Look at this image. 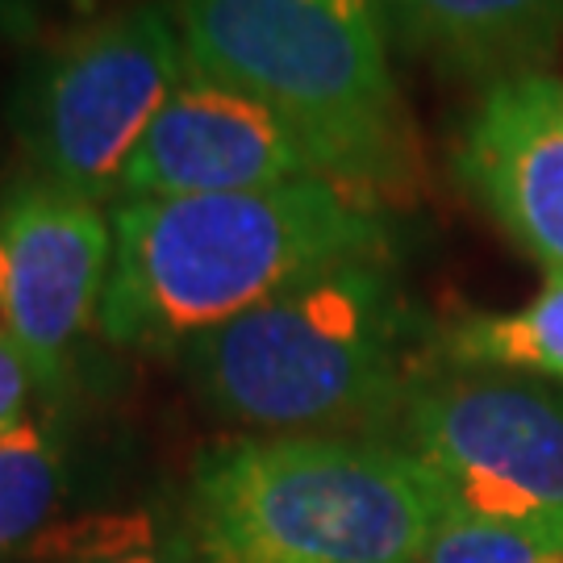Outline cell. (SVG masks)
I'll list each match as a JSON object with an SVG mask.
<instances>
[{
	"instance_id": "1",
	"label": "cell",
	"mask_w": 563,
	"mask_h": 563,
	"mask_svg": "<svg viewBox=\"0 0 563 563\" xmlns=\"http://www.w3.org/2000/svg\"><path fill=\"white\" fill-rule=\"evenodd\" d=\"M97 330L113 346L180 351L346 260L393 255L388 209L309 180L118 201Z\"/></svg>"
},
{
	"instance_id": "2",
	"label": "cell",
	"mask_w": 563,
	"mask_h": 563,
	"mask_svg": "<svg viewBox=\"0 0 563 563\" xmlns=\"http://www.w3.org/2000/svg\"><path fill=\"white\" fill-rule=\"evenodd\" d=\"M197 71L280 113L318 176L363 201L426 188V151L380 0H167Z\"/></svg>"
},
{
	"instance_id": "3",
	"label": "cell",
	"mask_w": 563,
	"mask_h": 563,
	"mask_svg": "<svg viewBox=\"0 0 563 563\" xmlns=\"http://www.w3.org/2000/svg\"><path fill=\"white\" fill-rule=\"evenodd\" d=\"M426 325L393 255L346 260L180 346L218 418L251 434L384 439L426 376Z\"/></svg>"
},
{
	"instance_id": "4",
	"label": "cell",
	"mask_w": 563,
	"mask_h": 563,
	"mask_svg": "<svg viewBox=\"0 0 563 563\" xmlns=\"http://www.w3.org/2000/svg\"><path fill=\"white\" fill-rule=\"evenodd\" d=\"M439 514V488L388 439L239 434L188 481L205 563H418Z\"/></svg>"
},
{
	"instance_id": "5",
	"label": "cell",
	"mask_w": 563,
	"mask_h": 563,
	"mask_svg": "<svg viewBox=\"0 0 563 563\" xmlns=\"http://www.w3.org/2000/svg\"><path fill=\"white\" fill-rule=\"evenodd\" d=\"M188 67L167 0H130L51 34L13 97L38 180L97 205L121 197L125 167Z\"/></svg>"
},
{
	"instance_id": "6",
	"label": "cell",
	"mask_w": 563,
	"mask_h": 563,
	"mask_svg": "<svg viewBox=\"0 0 563 563\" xmlns=\"http://www.w3.org/2000/svg\"><path fill=\"white\" fill-rule=\"evenodd\" d=\"M446 505L563 551V388L509 372H426L393 439Z\"/></svg>"
},
{
	"instance_id": "7",
	"label": "cell",
	"mask_w": 563,
	"mask_h": 563,
	"mask_svg": "<svg viewBox=\"0 0 563 563\" xmlns=\"http://www.w3.org/2000/svg\"><path fill=\"white\" fill-rule=\"evenodd\" d=\"M113 267V218L46 180L0 201V330L55 388L88 325L101 318Z\"/></svg>"
},
{
	"instance_id": "8",
	"label": "cell",
	"mask_w": 563,
	"mask_h": 563,
	"mask_svg": "<svg viewBox=\"0 0 563 563\" xmlns=\"http://www.w3.org/2000/svg\"><path fill=\"white\" fill-rule=\"evenodd\" d=\"M451 172L509 239L563 272V80L547 67L484 80L467 104Z\"/></svg>"
},
{
	"instance_id": "9",
	"label": "cell",
	"mask_w": 563,
	"mask_h": 563,
	"mask_svg": "<svg viewBox=\"0 0 563 563\" xmlns=\"http://www.w3.org/2000/svg\"><path fill=\"white\" fill-rule=\"evenodd\" d=\"M309 176L318 167L280 113L188 67L125 167L121 201L255 192Z\"/></svg>"
},
{
	"instance_id": "10",
	"label": "cell",
	"mask_w": 563,
	"mask_h": 563,
	"mask_svg": "<svg viewBox=\"0 0 563 563\" xmlns=\"http://www.w3.org/2000/svg\"><path fill=\"white\" fill-rule=\"evenodd\" d=\"M388 34L476 80L530 71L560 46L563 0H380Z\"/></svg>"
},
{
	"instance_id": "11",
	"label": "cell",
	"mask_w": 563,
	"mask_h": 563,
	"mask_svg": "<svg viewBox=\"0 0 563 563\" xmlns=\"http://www.w3.org/2000/svg\"><path fill=\"white\" fill-rule=\"evenodd\" d=\"M430 360L455 372H509L563 384V272L518 309L460 313L430 334Z\"/></svg>"
},
{
	"instance_id": "12",
	"label": "cell",
	"mask_w": 563,
	"mask_h": 563,
	"mask_svg": "<svg viewBox=\"0 0 563 563\" xmlns=\"http://www.w3.org/2000/svg\"><path fill=\"white\" fill-rule=\"evenodd\" d=\"M67 493V446L51 418L25 413L0 434V555L42 539Z\"/></svg>"
},
{
	"instance_id": "13",
	"label": "cell",
	"mask_w": 563,
	"mask_h": 563,
	"mask_svg": "<svg viewBox=\"0 0 563 563\" xmlns=\"http://www.w3.org/2000/svg\"><path fill=\"white\" fill-rule=\"evenodd\" d=\"M63 563H205L188 534L159 530L146 514H104L67 530Z\"/></svg>"
},
{
	"instance_id": "14",
	"label": "cell",
	"mask_w": 563,
	"mask_h": 563,
	"mask_svg": "<svg viewBox=\"0 0 563 563\" xmlns=\"http://www.w3.org/2000/svg\"><path fill=\"white\" fill-rule=\"evenodd\" d=\"M547 547L526 539L518 530L467 518L463 509L443 501L439 526L418 563H543Z\"/></svg>"
},
{
	"instance_id": "15",
	"label": "cell",
	"mask_w": 563,
	"mask_h": 563,
	"mask_svg": "<svg viewBox=\"0 0 563 563\" xmlns=\"http://www.w3.org/2000/svg\"><path fill=\"white\" fill-rule=\"evenodd\" d=\"M76 0H0V38L13 46H38Z\"/></svg>"
},
{
	"instance_id": "16",
	"label": "cell",
	"mask_w": 563,
	"mask_h": 563,
	"mask_svg": "<svg viewBox=\"0 0 563 563\" xmlns=\"http://www.w3.org/2000/svg\"><path fill=\"white\" fill-rule=\"evenodd\" d=\"M34 388H38V376H34L30 360L21 355L18 342L0 330V434L30 413Z\"/></svg>"
},
{
	"instance_id": "17",
	"label": "cell",
	"mask_w": 563,
	"mask_h": 563,
	"mask_svg": "<svg viewBox=\"0 0 563 563\" xmlns=\"http://www.w3.org/2000/svg\"><path fill=\"white\" fill-rule=\"evenodd\" d=\"M543 563H563V551H547Z\"/></svg>"
},
{
	"instance_id": "18",
	"label": "cell",
	"mask_w": 563,
	"mask_h": 563,
	"mask_svg": "<svg viewBox=\"0 0 563 563\" xmlns=\"http://www.w3.org/2000/svg\"><path fill=\"white\" fill-rule=\"evenodd\" d=\"M4 560H9V555H0V563H4Z\"/></svg>"
}]
</instances>
